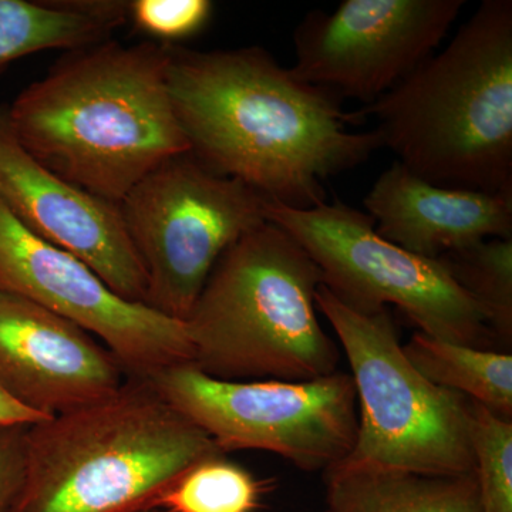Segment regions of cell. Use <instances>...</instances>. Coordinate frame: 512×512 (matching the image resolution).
<instances>
[{
  "label": "cell",
  "mask_w": 512,
  "mask_h": 512,
  "mask_svg": "<svg viewBox=\"0 0 512 512\" xmlns=\"http://www.w3.org/2000/svg\"><path fill=\"white\" fill-rule=\"evenodd\" d=\"M167 63L156 42L73 50L6 109L10 128L47 170L120 205L158 165L191 151Z\"/></svg>",
  "instance_id": "7a4b0ae2"
},
{
  "label": "cell",
  "mask_w": 512,
  "mask_h": 512,
  "mask_svg": "<svg viewBox=\"0 0 512 512\" xmlns=\"http://www.w3.org/2000/svg\"><path fill=\"white\" fill-rule=\"evenodd\" d=\"M117 0H0V72L45 50H79L106 42L127 23Z\"/></svg>",
  "instance_id": "2e32d148"
},
{
  "label": "cell",
  "mask_w": 512,
  "mask_h": 512,
  "mask_svg": "<svg viewBox=\"0 0 512 512\" xmlns=\"http://www.w3.org/2000/svg\"><path fill=\"white\" fill-rule=\"evenodd\" d=\"M360 111L421 180L512 197L511 0H484L439 55Z\"/></svg>",
  "instance_id": "3957f363"
},
{
  "label": "cell",
  "mask_w": 512,
  "mask_h": 512,
  "mask_svg": "<svg viewBox=\"0 0 512 512\" xmlns=\"http://www.w3.org/2000/svg\"><path fill=\"white\" fill-rule=\"evenodd\" d=\"M146 382L224 454L265 451L299 470L325 473L355 446L359 417L349 373L338 370L306 382H229L188 362L167 367Z\"/></svg>",
  "instance_id": "9c48e42d"
},
{
  "label": "cell",
  "mask_w": 512,
  "mask_h": 512,
  "mask_svg": "<svg viewBox=\"0 0 512 512\" xmlns=\"http://www.w3.org/2000/svg\"><path fill=\"white\" fill-rule=\"evenodd\" d=\"M363 204L380 237L424 258L512 238L510 195L439 187L397 161L379 175Z\"/></svg>",
  "instance_id": "5bb4252c"
},
{
  "label": "cell",
  "mask_w": 512,
  "mask_h": 512,
  "mask_svg": "<svg viewBox=\"0 0 512 512\" xmlns=\"http://www.w3.org/2000/svg\"><path fill=\"white\" fill-rule=\"evenodd\" d=\"M212 12L214 3L210 0L127 2V22L133 23L137 32L165 46H175L177 42L198 35L210 22Z\"/></svg>",
  "instance_id": "44dd1931"
},
{
  "label": "cell",
  "mask_w": 512,
  "mask_h": 512,
  "mask_svg": "<svg viewBox=\"0 0 512 512\" xmlns=\"http://www.w3.org/2000/svg\"><path fill=\"white\" fill-rule=\"evenodd\" d=\"M403 352L429 382L512 420V356L431 338L417 330Z\"/></svg>",
  "instance_id": "e0dca14e"
},
{
  "label": "cell",
  "mask_w": 512,
  "mask_h": 512,
  "mask_svg": "<svg viewBox=\"0 0 512 512\" xmlns=\"http://www.w3.org/2000/svg\"><path fill=\"white\" fill-rule=\"evenodd\" d=\"M328 319L355 383L359 426L342 464L427 476L474 471L471 400L429 382L407 359L389 309L350 308L320 285Z\"/></svg>",
  "instance_id": "8992f818"
},
{
  "label": "cell",
  "mask_w": 512,
  "mask_h": 512,
  "mask_svg": "<svg viewBox=\"0 0 512 512\" xmlns=\"http://www.w3.org/2000/svg\"><path fill=\"white\" fill-rule=\"evenodd\" d=\"M0 201L29 231L89 265L123 298L146 303L147 279L120 207L30 156L0 109Z\"/></svg>",
  "instance_id": "7c38bea8"
},
{
  "label": "cell",
  "mask_w": 512,
  "mask_h": 512,
  "mask_svg": "<svg viewBox=\"0 0 512 512\" xmlns=\"http://www.w3.org/2000/svg\"><path fill=\"white\" fill-rule=\"evenodd\" d=\"M46 419L47 417L40 416V414L32 412V410L26 409L25 406L16 402V400L0 386V424H23V426H33V424Z\"/></svg>",
  "instance_id": "603a6c76"
},
{
  "label": "cell",
  "mask_w": 512,
  "mask_h": 512,
  "mask_svg": "<svg viewBox=\"0 0 512 512\" xmlns=\"http://www.w3.org/2000/svg\"><path fill=\"white\" fill-rule=\"evenodd\" d=\"M470 436L481 512H512V420L471 400Z\"/></svg>",
  "instance_id": "ffe728a7"
},
{
  "label": "cell",
  "mask_w": 512,
  "mask_h": 512,
  "mask_svg": "<svg viewBox=\"0 0 512 512\" xmlns=\"http://www.w3.org/2000/svg\"><path fill=\"white\" fill-rule=\"evenodd\" d=\"M140 512H165V511H163V510H158V508H151V510L140 511Z\"/></svg>",
  "instance_id": "cb8c5ba5"
},
{
  "label": "cell",
  "mask_w": 512,
  "mask_h": 512,
  "mask_svg": "<svg viewBox=\"0 0 512 512\" xmlns=\"http://www.w3.org/2000/svg\"><path fill=\"white\" fill-rule=\"evenodd\" d=\"M268 201L191 153L158 165L119 205L146 274V305L184 322L221 256L268 221Z\"/></svg>",
  "instance_id": "ba28073f"
},
{
  "label": "cell",
  "mask_w": 512,
  "mask_h": 512,
  "mask_svg": "<svg viewBox=\"0 0 512 512\" xmlns=\"http://www.w3.org/2000/svg\"><path fill=\"white\" fill-rule=\"evenodd\" d=\"M322 272L266 221L221 256L184 320L194 365L229 382H306L338 372L340 349L318 318Z\"/></svg>",
  "instance_id": "5b68a950"
},
{
  "label": "cell",
  "mask_w": 512,
  "mask_h": 512,
  "mask_svg": "<svg viewBox=\"0 0 512 512\" xmlns=\"http://www.w3.org/2000/svg\"><path fill=\"white\" fill-rule=\"evenodd\" d=\"M464 0H343L299 23L292 73L338 99L367 106L433 56Z\"/></svg>",
  "instance_id": "8fae6325"
},
{
  "label": "cell",
  "mask_w": 512,
  "mask_h": 512,
  "mask_svg": "<svg viewBox=\"0 0 512 512\" xmlns=\"http://www.w3.org/2000/svg\"><path fill=\"white\" fill-rule=\"evenodd\" d=\"M266 220L285 229L313 259L323 285L359 312L396 306L431 338L487 349V313L443 259L424 258L377 234L365 212L335 200L308 210L268 201Z\"/></svg>",
  "instance_id": "52a82bcc"
},
{
  "label": "cell",
  "mask_w": 512,
  "mask_h": 512,
  "mask_svg": "<svg viewBox=\"0 0 512 512\" xmlns=\"http://www.w3.org/2000/svg\"><path fill=\"white\" fill-rule=\"evenodd\" d=\"M168 47L167 84L192 156L296 210L326 201L323 183L382 147L338 97L302 82L259 46Z\"/></svg>",
  "instance_id": "6da1fadb"
},
{
  "label": "cell",
  "mask_w": 512,
  "mask_h": 512,
  "mask_svg": "<svg viewBox=\"0 0 512 512\" xmlns=\"http://www.w3.org/2000/svg\"><path fill=\"white\" fill-rule=\"evenodd\" d=\"M127 375L90 333L43 306L0 291V386L40 416L92 406Z\"/></svg>",
  "instance_id": "4fadbf2b"
},
{
  "label": "cell",
  "mask_w": 512,
  "mask_h": 512,
  "mask_svg": "<svg viewBox=\"0 0 512 512\" xmlns=\"http://www.w3.org/2000/svg\"><path fill=\"white\" fill-rule=\"evenodd\" d=\"M30 426L0 424V512H13L28 470Z\"/></svg>",
  "instance_id": "7402d4cb"
},
{
  "label": "cell",
  "mask_w": 512,
  "mask_h": 512,
  "mask_svg": "<svg viewBox=\"0 0 512 512\" xmlns=\"http://www.w3.org/2000/svg\"><path fill=\"white\" fill-rule=\"evenodd\" d=\"M266 484L225 454H214L185 471L154 508L165 512H256Z\"/></svg>",
  "instance_id": "ac0fdd59"
},
{
  "label": "cell",
  "mask_w": 512,
  "mask_h": 512,
  "mask_svg": "<svg viewBox=\"0 0 512 512\" xmlns=\"http://www.w3.org/2000/svg\"><path fill=\"white\" fill-rule=\"evenodd\" d=\"M0 291L22 296L100 339L128 379L194 362L185 323L113 291L89 265L29 231L0 201Z\"/></svg>",
  "instance_id": "30bf717a"
},
{
  "label": "cell",
  "mask_w": 512,
  "mask_h": 512,
  "mask_svg": "<svg viewBox=\"0 0 512 512\" xmlns=\"http://www.w3.org/2000/svg\"><path fill=\"white\" fill-rule=\"evenodd\" d=\"M220 453L150 383L128 379L99 403L29 427L13 512L151 510L185 471Z\"/></svg>",
  "instance_id": "277c9868"
},
{
  "label": "cell",
  "mask_w": 512,
  "mask_h": 512,
  "mask_svg": "<svg viewBox=\"0 0 512 512\" xmlns=\"http://www.w3.org/2000/svg\"><path fill=\"white\" fill-rule=\"evenodd\" d=\"M323 481L322 512H481L476 470L427 476L340 463Z\"/></svg>",
  "instance_id": "9a60e30c"
},
{
  "label": "cell",
  "mask_w": 512,
  "mask_h": 512,
  "mask_svg": "<svg viewBox=\"0 0 512 512\" xmlns=\"http://www.w3.org/2000/svg\"><path fill=\"white\" fill-rule=\"evenodd\" d=\"M458 284L484 309L495 336L512 335V238L485 239L441 256Z\"/></svg>",
  "instance_id": "d6986e66"
}]
</instances>
